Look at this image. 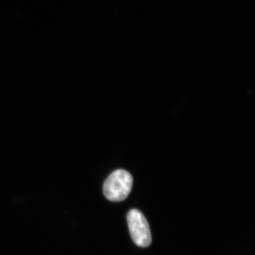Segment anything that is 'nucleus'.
<instances>
[{"instance_id": "nucleus-1", "label": "nucleus", "mask_w": 255, "mask_h": 255, "mask_svg": "<svg viewBox=\"0 0 255 255\" xmlns=\"http://www.w3.org/2000/svg\"><path fill=\"white\" fill-rule=\"evenodd\" d=\"M132 182L131 174L124 169H117L104 183V194L108 200L114 202L125 200L131 191Z\"/></svg>"}, {"instance_id": "nucleus-2", "label": "nucleus", "mask_w": 255, "mask_h": 255, "mask_svg": "<svg viewBox=\"0 0 255 255\" xmlns=\"http://www.w3.org/2000/svg\"><path fill=\"white\" fill-rule=\"evenodd\" d=\"M127 222L134 243L141 248L150 246L152 242L150 226L143 214L138 210H130L127 214Z\"/></svg>"}]
</instances>
